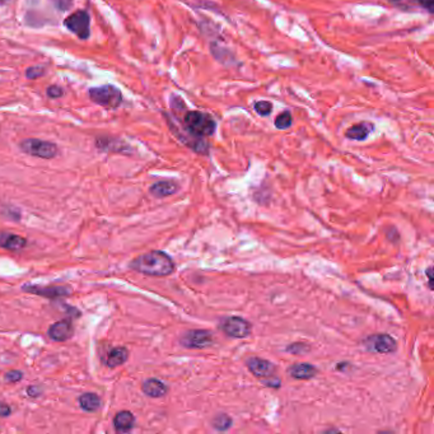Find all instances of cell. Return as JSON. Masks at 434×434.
<instances>
[{"label": "cell", "instance_id": "1", "mask_svg": "<svg viewBox=\"0 0 434 434\" xmlns=\"http://www.w3.org/2000/svg\"><path fill=\"white\" fill-rule=\"evenodd\" d=\"M130 267L138 273L149 276H168L175 271V262L163 251H150L135 257L130 262Z\"/></svg>", "mask_w": 434, "mask_h": 434}, {"label": "cell", "instance_id": "2", "mask_svg": "<svg viewBox=\"0 0 434 434\" xmlns=\"http://www.w3.org/2000/svg\"><path fill=\"white\" fill-rule=\"evenodd\" d=\"M184 126L196 136H208L214 134L217 123L210 115L200 111H190L184 118Z\"/></svg>", "mask_w": 434, "mask_h": 434}, {"label": "cell", "instance_id": "3", "mask_svg": "<svg viewBox=\"0 0 434 434\" xmlns=\"http://www.w3.org/2000/svg\"><path fill=\"white\" fill-rule=\"evenodd\" d=\"M246 366L249 372L257 378L262 379L264 384L269 387L278 388L280 386V379L275 377L276 367L273 362L260 358V357H251L246 361Z\"/></svg>", "mask_w": 434, "mask_h": 434}, {"label": "cell", "instance_id": "4", "mask_svg": "<svg viewBox=\"0 0 434 434\" xmlns=\"http://www.w3.org/2000/svg\"><path fill=\"white\" fill-rule=\"evenodd\" d=\"M19 148L26 154L44 159H53L59 154V148L55 143L41 139H24L19 143Z\"/></svg>", "mask_w": 434, "mask_h": 434}, {"label": "cell", "instance_id": "5", "mask_svg": "<svg viewBox=\"0 0 434 434\" xmlns=\"http://www.w3.org/2000/svg\"><path fill=\"white\" fill-rule=\"evenodd\" d=\"M89 98L97 105L111 107V109L119 107L123 102V94H121L120 89L111 84L91 88L89 89Z\"/></svg>", "mask_w": 434, "mask_h": 434}, {"label": "cell", "instance_id": "6", "mask_svg": "<svg viewBox=\"0 0 434 434\" xmlns=\"http://www.w3.org/2000/svg\"><path fill=\"white\" fill-rule=\"evenodd\" d=\"M219 329L229 337L233 339H245L249 336L252 331V325L247 320L238 316H229L222 318Z\"/></svg>", "mask_w": 434, "mask_h": 434}, {"label": "cell", "instance_id": "7", "mask_svg": "<svg viewBox=\"0 0 434 434\" xmlns=\"http://www.w3.org/2000/svg\"><path fill=\"white\" fill-rule=\"evenodd\" d=\"M180 344L186 349H205L214 344V336L209 330H190L180 337Z\"/></svg>", "mask_w": 434, "mask_h": 434}, {"label": "cell", "instance_id": "8", "mask_svg": "<svg viewBox=\"0 0 434 434\" xmlns=\"http://www.w3.org/2000/svg\"><path fill=\"white\" fill-rule=\"evenodd\" d=\"M363 345L368 352L378 354H392L397 349L396 340L388 334L370 335L363 340Z\"/></svg>", "mask_w": 434, "mask_h": 434}, {"label": "cell", "instance_id": "9", "mask_svg": "<svg viewBox=\"0 0 434 434\" xmlns=\"http://www.w3.org/2000/svg\"><path fill=\"white\" fill-rule=\"evenodd\" d=\"M65 27L70 32L75 33L82 40H87L91 35V18L85 10H76L75 13L66 17L64 21Z\"/></svg>", "mask_w": 434, "mask_h": 434}, {"label": "cell", "instance_id": "10", "mask_svg": "<svg viewBox=\"0 0 434 434\" xmlns=\"http://www.w3.org/2000/svg\"><path fill=\"white\" fill-rule=\"evenodd\" d=\"M24 292L37 294V296L46 297V298H60L70 294V288L60 287V285H50V287H41V285H23Z\"/></svg>", "mask_w": 434, "mask_h": 434}, {"label": "cell", "instance_id": "11", "mask_svg": "<svg viewBox=\"0 0 434 434\" xmlns=\"http://www.w3.org/2000/svg\"><path fill=\"white\" fill-rule=\"evenodd\" d=\"M73 325L69 321H58L54 325H51L49 327V336L50 339H53L54 341H65L67 339H70L71 335H73Z\"/></svg>", "mask_w": 434, "mask_h": 434}, {"label": "cell", "instance_id": "12", "mask_svg": "<svg viewBox=\"0 0 434 434\" xmlns=\"http://www.w3.org/2000/svg\"><path fill=\"white\" fill-rule=\"evenodd\" d=\"M318 373L317 368L308 363H296L288 368V374L294 379H311Z\"/></svg>", "mask_w": 434, "mask_h": 434}, {"label": "cell", "instance_id": "13", "mask_svg": "<svg viewBox=\"0 0 434 434\" xmlns=\"http://www.w3.org/2000/svg\"><path fill=\"white\" fill-rule=\"evenodd\" d=\"M141 390L143 392L149 397H154V399H158V397H163L166 393L168 392L167 384L163 381L158 378H148L143 382V386H141Z\"/></svg>", "mask_w": 434, "mask_h": 434}, {"label": "cell", "instance_id": "14", "mask_svg": "<svg viewBox=\"0 0 434 434\" xmlns=\"http://www.w3.org/2000/svg\"><path fill=\"white\" fill-rule=\"evenodd\" d=\"M179 191V185L177 182L171 181V180H166V181H158L156 184H153L149 188V192L157 199H163V197L171 196V195L176 194Z\"/></svg>", "mask_w": 434, "mask_h": 434}, {"label": "cell", "instance_id": "15", "mask_svg": "<svg viewBox=\"0 0 434 434\" xmlns=\"http://www.w3.org/2000/svg\"><path fill=\"white\" fill-rule=\"evenodd\" d=\"M26 245L27 240L22 236L5 232V231L0 232V247H3V248L9 249V251H19V249L24 248Z\"/></svg>", "mask_w": 434, "mask_h": 434}, {"label": "cell", "instance_id": "16", "mask_svg": "<svg viewBox=\"0 0 434 434\" xmlns=\"http://www.w3.org/2000/svg\"><path fill=\"white\" fill-rule=\"evenodd\" d=\"M135 424V417L127 410L119 411L114 418V427L118 432L131 431Z\"/></svg>", "mask_w": 434, "mask_h": 434}, {"label": "cell", "instance_id": "17", "mask_svg": "<svg viewBox=\"0 0 434 434\" xmlns=\"http://www.w3.org/2000/svg\"><path fill=\"white\" fill-rule=\"evenodd\" d=\"M372 130L373 125L371 123H361L348 129V131L345 132V136L348 139H352V140L362 141L368 138V135L372 132Z\"/></svg>", "mask_w": 434, "mask_h": 434}, {"label": "cell", "instance_id": "18", "mask_svg": "<svg viewBox=\"0 0 434 434\" xmlns=\"http://www.w3.org/2000/svg\"><path fill=\"white\" fill-rule=\"evenodd\" d=\"M129 358V352H127L126 348L124 346H118V348H114L111 352L107 355V366L110 368H116L119 366H123L125 362Z\"/></svg>", "mask_w": 434, "mask_h": 434}, {"label": "cell", "instance_id": "19", "mask_svg": "<svg viewBox=\"0 0 434 434\" xmlns=\"http://www.w3.org/2000/svg\"><path fill=\"white\" fill-rule=\"evenodd\" d=\"M79 405L84 411L94 413V411H97L101 408V399L97 393H83L82 396L79 397Z\"/></svg>", "mask_w": 434, "mask_h": 434}, {"label": "cell", "instance_id": "20", "mask_svg": "<svg viewBox=\"0 0 434 434\" xmlns=\"http://www.w3.org/2000/svg\"><path fill=\"white\" fill-rule=\"evenodd\" d=\"M211 424H213L214 429H217V431H219V432L228 431V429L232 427V418L224 413L218 414L217 417L213 419Z\"/></svg>", "mask_w": 434, "mask_h": 434}, {"label": "cell", "instance_id": "21", "mask_svg": "<svg viewBox=\"0 0 434 434\" xmlns=\"http://www.w3.org/2000/svg\"><path fill=\"white\" fill-rule=\"evenodd\" d=\"M292 123H293V118H292V115L289 111L283 112V114H280L275 119V126L280 130H285L288 127H291Z\"/></svg>", "mask_w": 434, "mask_h": 434}, {"label": "cell", "instance_id": "22", "mask_svg": "<svg viewBox=\"0 0 434 434\" xmlns=\"http://www.w3.org/2000/svg\"><path fill=\"white\" fill-rule=\"evenodd\" d=\"M285 350H287L288 353H291V354L301 355V354H307V353L311 350V346L307 345L306 343H293L291 344V345H288Z\"/></svg>", "mask_w": 434, "mask_h": 434}, {"label": "cell", "instance_id": "23", "mask_svg": "<svg viewBox=\"0 0 434 434\" xmlns=\"http://www.w3.org/2000/svg\"><path fill=\"white\" fill-rule=\"evenodd\" d=\"M255 110L258 115L261 116H267L273 110V105L267 101H258L255 103Z\"/></svg>", "mask_w": 434, "mask_h": 434}, {"label": "cell", "instance_id": "24", "mask_svg": "<svg viewBox=\"0 0 434 434\" xmlns=\"http://www.w3.org/2000/svg\"><path fill=\"white\" fill-rule=\"evenodd\" d=\"M45 74V67L42 66H31L26 70V76L28 79H37Z\"/></svg>", "mask_w": 434, "mask_h": 434}, {"label": "cell", "instance_id": "25", "mask_svg": "<svg viewBox=\"0 0 434 434\" xmlns=\"http://www.w3.org/2000/svg\"><path fill=\"white\" fill-rule=\"evenodd\" d=\"M23 377V373L21 371H9L5 374V381L9 383H17L19 382Z\"/></svg>", "mask_w": 434, "mask_h": 434}, {"label": "cell", "instance_id": "26", "mask_svg": "<svg viewBox=\"0 0 434 434\" xmlns=\"http://www.w3.org/2000/svg\"><path fill=\"white\" fill-rule=\"evenodd\" d=\"M46 93L50 98H60L62 96V89L60 88L59 85H51V87L47 88Z\"/></svg>", "mask_w": 434, "mask_h": 434}, {"label": "cell", "instance_id": "27", "mask_svg": "<svg viewBox=\"0 0 434 434\" xmlns=\"http://www.w3.org/2000/svg\"><path fill=\"white\" fill-rule=\"evenodd\" d=\"M51 1L59 10H67L73 3V0H51Z\"/></svg>", "mask_w": 434, "mask_h": 434}, {"label": "cell", "instance_id": "28", "mask_svg": "<svg viewBox=\"0 0 434 434\" xmlns=\"http://www.w3.org/2000/svg\"><path fill=\"white\" fill-rule=\"evenodd\" d=\"M418 3H419L423 8L427 9L429 13L434 12V0H418Z\"/></svg>", "mask_w": 434, "mask_h": 434}, {"label": "cell", "instance_id": "29", "mask_svg": "<svg viewBox=\"0 0 434 434\" xmlns=\"http://www.w3.org/2000/svg\"><path fill=\"white\" fill-rule=\"evenodd\" d=\"M12 413V409L6 404H0V417H8Z\"/></svg>", "mask_w": 434, "mask_h": 434}, {"label": "cell", "instance_id": "30", "mask_svg": "<svg viewBox=\"0 0 434 434\" xmlns=\"http://www.w3.org/2000/svg\"><path fill=\"white\" fill-rule=\"evenodd\" d=\"M27 392H28V395H30V396L36 397V396H38L40 393H41V390H40L37 386H32V387L27 388Z\"/></svg>", "mask_w": 434, "mask_h": 434}, {"label": "cell", "instance_id": "31", "mask_svg": "<svg viewBox=\"0 0 434 434\" xmlns=\"http://www.w3.org/2000/svg\"><path fill=\"white\" fill-rule=\"evenodd\" d=\"M427 276H428V284L431 289H433V267L429 266L427 269Z\"/></svg>", "mask_w": 434, "mask_h": 434}, {"label": "cell", "instance_id": "32", "mask_svg": "<svg viewBox=\"0 0 434 434\" xmlns=\"http://www.w3.org/2000/svg\"><path fill=\"white\" fill-rule=\"evenodd\" d=\"M392 4H396V5L401 6V8H408V4L411 3L410 0H388Z\"/></svg>", "mask_w": 434, "mask_h": 434}, {"label": "cell", "instance_id": "33", "mask_svg": "<svg viewBox=\"0 0 434 434\" xmlns=\"http://www.w3.org/2000/svg\"><path fill=\"white\" fill-rule=\"evenodd\" d=\"M0 1H1V3H4V1H8V0H0Z\"/></svg>", "mask_w": 434, "mask_h": 434}]
</instances>
